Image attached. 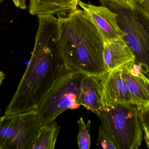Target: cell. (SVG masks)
Returning <instances> with one entry per match:
<instances>
[{"label":"cell","instance_id":"cell-24","mask_svg":"<svg viewBox=\"0 0 149 149\" xmlns=\"http://www.w3.org/2000/svg\"><path fill=\"white\" fill-rule=\"evenodd\" d=\"M3 0H0V3H1L3 1Z\"/></svg>","mask_w":149,"mask_h":149},{"label":"cell","instance_id":"cell-13","mask_svg":"<svg viewBox=\"0 0 149 149\" xmlns=\"http://www.w3.org/2000/svg\"><path fill=\"white\" fill-rule=\"evenodd\" d=\"M61 127L54 121L49 125H42L33 149H54Z\"/></svg>","mask_w":149,"mask_h":149},{"label":"cell","instance_id":"cell-7","mask_svg":"<svg viewBox=\"0 0 149 149\" xmlns=\"http://www.w3.org/2000/svg\"><path fill=\"white\" fill-rule=\"evenodd\" d=\"M82 9L103 38L104 42L123 38L124 33L117 22V14L103 6H97L78 1Z\"/></svg>","mask_w":149,"mask_h":149},{"label":"cell","instance_id":"cell-9","mask_svg":"<svg viewBox=\"0 0 149 149\" xmlns=\"http://www.w3.org/2000/svg\"><path fill=\"white\" fill-rule=\"evenodd\" d=\"M103 60L106 71L120 70L135 63V57L124 38L104 42Z\"/></svg>","mask_w":149,"mask_h":149},{"label":"cell","instance_id":"cell-18","mask_svg":"<svg viewBox=\"0 0 149 149\" xmlns=\"http://www.w3.org/2000/svg\"><path fill=\"white\" fill-rule=\"evenodd\" d=\"M140 118L141 122L149 128V110L140 111Z\"/></svg>","mask_w":149,"mask_h":149},{"label":"cell","instance_id":"cell-20","mask_svg":"<svg viewBox=\"0 0 149 149\" xmlns=\"http://www.w3.org/2000/svg\"><path fill=\"white\" fill-rule=\"evenodd\" d=\"M15 5L21 9H25L27 8L26 0H12Z\"/></svg>","mask_w":149,"mask_h":149},{"label":"cell","instance_id":"cell-8","mask_svg":"<svg viewBox=\"0 0 149 149\" xmlns=\"http://www.w3.org/2000/svg\"><path fill=\"white\" fill-rule=\"evenodd\" d=\"M102 99L104 106L133 103L127 84L122 77L121 69L107 74L102 81Z\"/></svg>","mask_w":149,"mask_h":149},{"label":"cell","instance_id":"cell-11","mask_svg":"<svg viewBox=\"0 0 149 149\" xmlns=\"http://www.w3.org/2000/svg\"><path fill=\"white\" fill-rule=\"evenodd\" d=\"M140 66L131 63L121 69V75L127 84L132 103L140 111L149 110V97L145 86L139 75Z\"/></svg>","mask_w":149,"mask_h":149},{"label":"cell","instance_id":"cell-12","mask_svg":"<svg viewBox=\"0 0 149 149\" xmlns=\"http://www.w3.org/2000/svg\"><path fill=\"white\" fill-rule=\"evenodd\" d=\"M79 0H30V14L33 15L66 16L77 9Z\"/></svg>","mask_w":149,"mask_h":149},{"label":"cell","instance_id":"cell-10","mask_svg":"<svg viewBox=\"0 0 149 149\" xmlns=\"http://www.w3.org/2000/svg\"><path fill=\"white\" fill-rule=\"evenodd\" d=\"M108 73L101 76L86 75L81 85L79 103L97 115L104 108L102 99V83Z\"/></svg>","mask_w":149,"mask_h":149},{"label":"cell","instance_id":"cell-2","mask_svg":"<svg viewBox=\"0 0 149 149\" xmlns=\"http://www.w3.org/2000/svg\"><path fill=\"white\" fill-rule=\"evenodd\" d=\"M58 18V43L66 69L88 75L108 73L103 38L84 10L77 8Z\"/></svg>","mask_w":149,"mask_h":149},{"label":"cell","instance_id":"cell-1","mask_svg":"<svg viewBox=\"0 0 149 149\" xmlns=\"http://www.w3.org/2000/svg\"><path fill=\"white\" fill-rule=\"evenodd\" d=\"M38 17V29L29 63L4 116L36 109L57 81L70 71L58 47V18L53 15Z\"/></svg>","mask_w":149,"mask_h":149},{"label":"cell","instance_id":"cell-22","mask_svg":"<svg viewBox=\"0 0 149 149\" xmlns=\"http://www.w3.org/2000/svg\"><path fill=\"white\" fill-rule=\"evenodd\" d=\"M4 79V74H3V73L2 72L0 71V86H1V85L2 83L3 80Z\"/></svg>","mask_w":149,"mask_h":149},{"label":"cell","instance_id":"cell-19","mask_svg":"<svg viewBox=\"0 0 149 149\" xmlns=\"http://www.w3.org/2000/svg\"><path fill=\"white\" fill-rule=\"evenodd\" d=\"M141 123L143 132V138L145 140L147 147L149 149V128L143 123L142 122Z\"/></svg>","mask_w":149,"mask_h":149},{"label":"cell","instance_id":"cell-6","mask_svg":"<svg viewBox=\"0 0 149 149\" xmlns=\"http://www.w3.org/2000/svg\"><path fill=\"white\" fill-rule=\"evenodd\" d=\"M42 126L36 109L3 116L0 122L1 149H33Z\"/></svg>","mask_w":149,"mask_h":149},{"label":"cell","instance_id":"cell-5","mask_svg":"<svg viewBox=\"0 0 149 149\" xmlns=\"http://www.w3.org/2000/svg\"><path fill=\"white\" fill-rule=\"evenodd\" d=\"M124 38L135 57V64L149 76V15L139 5L116 11Z\"/></svg>","mask_w":149,"mask_h":149},{"label":"cell","instance_id":"cell-16","mask_svg":"<svg viewBox=\"0 0 149 149\" xmlns=\"http://www.w3.org/2000/svg\"><path fill=\"white\" fill-rule=\"evenodd\" d=\"M97 145L105 149H116L109 133L102 125L99 128Z\"/></svg>","mask_w":149,"mask_h":149},{"label":"cell","instance_id":"cell-14","mask_svg":"<svg viewBox=\"0 0 149 149\" xmlns=\"http://www.w3.org/2000/svg\"><path fill=\"white\" fill-rule=\"evenodd\" d=\"M77 123L79 128V134L77 136L79 148L89 149L91 143L90 139L91 122L90 120H88L86 123L83 118L81 117Z\"/></svg>","mask_w":149,"mask_h":149},{"label":"cell","instance_id":"cell-17","mask_svg":"<svg viewBox=\"0 0 149 149\" xmlns=\"http://www.w3.org/2000/svg\"><path fill=\"white\" fill-rule=\"evenodd\" d=\"M139 75L145 86L149 97V76L142 71L141 66L139 70Z\"/></svg>","mask_w":149,"mask_h":149},{"label":"cell","instance_id":"cell-21","mask_svg":"<svg viewBox=\"0 0 149 149\" xmlns=\"http://www.w3.org/2000/svg\"><path fill=\"white\" fill-rule=\"evenodd\" d=\"M138 5L149 15V0H143Z\"/></svg>","mask_w":149,"mask_h":149},{"label":"cell","instance_id":"cell-3","mask_svg":"<svg viewBox=\"0 0 149 149\" xmlns=\"http://www.w3.org/2000/svg\"><path fill=\"white\" fill-rule=\"evenodd\" d=\"M116 149H138L143 140L140 110L133 103L104 106L98 115Z\"/></svg>","mask_w":149,"mask_h":149},{"label":"cell","instance_id":"cell-4","mask_svg":"<svg viewBox=\"0 0 149 149\" xmlns=\"http://www.w3.org/2000/svg\"><path fill=\"white\" fill-rule=\"evenodd\" d=\"M85 76L82 73L70 71L57 81L36 108L42 126L52 124L67 109L79 107V94Z\"/></svg>","mask_w":149,"mask_h":149},{"label":"cell","instance_id":"cell-15","mask_svg":"<svg viewBox=\"0 0 149 149\" xmlns=\"http://www.w3.org/2000/svg\"><path fill=\"white\" fill-rule=\"evenodd\" d=\"M101 6L116 13L120 10L131 8L143 0H99Z\"/></svg>","mask_w":149,"mask_h":149},{"label":"cell","instance_id":"cell-23","mask_svg":"<svg viewBox=\"0 0 149 149\" xmlns=\"http://www.w3.org/2000/svg\"><path fill=\"white\" fill-rule=\"evenodd\" d=\"M3 117H0V122H1V121L2 120ZM0 149H1V147H0Z\"/></svg>","mask_w":149,"mask_h":149}]
</instances>
